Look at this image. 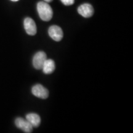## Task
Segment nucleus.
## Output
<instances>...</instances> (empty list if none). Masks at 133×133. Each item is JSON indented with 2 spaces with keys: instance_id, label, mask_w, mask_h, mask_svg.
I'll use <instances>...</instances> for the list:
<instances>
[{
  "instance_id": "obj_3",
  "label": "nucleus",
  "mask_w": 133,
  "mask_h": 133,
  "mask_svg": "<svg viewBox=\"0 0 133 133\" xmlns=\"http://www.w3.org/2000/svg\"><path fill=\"white\" fill-rule=\"evenodd\" d=\"M32 94L36 97L41 99H47L49 96V91L46 88L41 84H36L31 89Z\"/></svg>"
},
{
  "instance_id": "obj_9",
  "label": "nucleus",
  "mask_w": 133,
  "mask_h": 133,
  "mask_svg": "<svg viewBox=\"0 0 133 133\" xmlns=\"http://www.w3.org/2000/svg\"><path fill=\"white\" fill-rule=\"evenodd\" d=\"M55 68L54 61L52 59H46L43 64L42 70L45 74H51L54 71Z\"/></svg>"
},
{
  "instance_id": "obj_2",
  "label": "nucleus",
  "mask_w": 133,
  "mask_h": 133,
  "mask_svg": "<svg viewBox=\"0 0 133 133\" xmlns=\"http://www.w3.org/2000/svg\"><path fill=\"white\" fill-rule=\"evenodd\" d=\"M47 59L46 53L43 51H39L36 53L33 59V65L36 69H42L43 64Z\"/></svg>"
},
{
  "instance_id": "obj_10",
  "label": "nucleus",
  "mask_w": 133,
  "mask_h": 133,
  "mask_svg": "<svg viewBox=\"0 0 133 133\" xmlns=\"http://www.w3.org/2000/svg\"><path fill=\"white\" fill-rule=\"evenodd\" d=\"M61 1L65 6H70L74 4L75 2L74 0H61Z\"/></svg>"
},
{
  "instance_id": "obj_7",
  "label": "nucleus",
  "mask_w": 133,
  "mask_h": 133,
  "mask_svg": "<svg viewBox=\"0 0 133 133\" xmlns=\"http://www.w3.org/2000/svg\"><path fill=\"white\" fill-rule=\"evenodd\" d=\"M78 12L81 16L88 18L92 16L94 14V9L90 4L85 3L79 6L78 8Z\"/></svg>"
},
{
  "instance_id": "obj_12",
  "label": "nucleus",
  "mask_w": 133,
  "mask_h": 133,
  "mask_svg": "<svg viewBox=\"0 0 133 133\" xmlns=\"http://www.w3.org/2000/svg\"><path fill=\"white\" fill-rule=\"evenodd\" d=\"M11 1H19V0H11Z\"/></svg>"
},
{
  "instance_id": "obj_4",
  "label": "nucleus",
  "mask_w": 133,
  "mask_h": 133,
  "mask_svg": "<svg viewBox=\"0 0 133 133\" xmlns=\"http://www.w3.org/2000/svg\"><path fill=\"white\" fill-rule=\"evenodd\" d=\"M15 124L18 128L21 129L24 132L30 133L33 131V126L26 119L22 118H17L15 121Z\"/></svg>"
},
{
  "instance_id": "obj_8",
  "label": "nucleus",
  "mask_w": 133,
  "mask_h": 133,
  "mask_svg": "<svg viewBox=\"0 0 133 133\" xmlns=\"http://www.w3.org/2000/svg\"><path fill=\"white\" fill-rule=\"evenodd\" d=\"M26 119L32 125L33 127L37 128L41 123L40 116L36 114L31 113L27 114L26 116Z\"/></svg>"
},
{
  "instance_id": "obj_11",
  "label": "nucleus",
  "mask_w": 133,
  "mask_h": 133,
  "mask_svg": "<svg viewBox=\"0 0 133 133\" xmlns=\"http://www.w3.org/2000/svg\"><path fill=\"white\" fill-rule=\"evenodd\" d=\"M44 1L46 3H49V2H51V1H52V0H44Z\"/></svg>"
},
{
  "instance_id": "obj_5",
  "label": "nucleus",
  "mask_w": 133,
  "mask_h": 133,
  "mask_svg": "<svg viewBox=\"0 0 133 133\" xmlns=\"http://www.w3.org/2000/svg\"><path fill=\"white\" fill-rule=\"evenodd\" d=\"M48 33L52 39L56 41L62 40L63 38V31L61 27L57 25H52L49 27Z\"/></svg>"
},
{
  "instance_id": "obj_6",
  "label": "nucleus",
  "mask_w": 133,
  "mask_h": 133,
  "mask_svg": "<svg viewBox=\"0 0 133 133\" xmlns=\"http://www.w3.org/2000/svg\"><path fill=\"white\" fill-rule=\"evenodd\" d=\"M24 28L26 33L29 35L33 36L36 33V25L35 21L30 17H26L24 22Z\"/></svg>"
},
{
  "instance_id": "obj_1",
  "label": "nucleus",
  "mask_w": 133,
  "mask_h": 133,
  "mask_svg": "<svg viewBox=\"0 0 133 133\" xmlns=\"http://www.w3.org/2000/svg\"><path fill=\"white\" fill-rule=\"evenodd\" d=\"M37 10L39 17L43 21H49L52 19L53 11L48 3L40 1L37 4Z\"/></svg>"
}]
</instances>
